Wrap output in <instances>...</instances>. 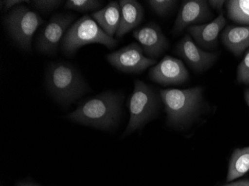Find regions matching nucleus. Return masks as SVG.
<instances>
[{
	"mask_svg": "<svg viewBox=\"0 0 249 186\" xmlns=\"http://www.w3.org/2000/svg\"><path fill=\"white\" fill-rule=\"evenodd\" d=\"M245 99H246V103H247L248 106L249 107V88L246 89L245 92Z\"/></svg>",
	"mask_w": 249,
	"mask_h": 186,
	"instance_id": "nucleus-26",
	"label": "nucleus"
},
{
	"mask_svg": "<svg viewBox=\"0 0 249 186\" xmlns=\"http://www.w3.org/2000/svg\"><path fill=\"white\" fill-rule=\"evenodd\" d=\"M211 17L208 2L204 0H187L181 4L175 22L173 32L178 34L185 28L205 22Z\"/></svg>",
	"mask_w": 249,
	"mask_h": 186,
	"instance_id": "nucleus-12",
	"label": "nucleus"
},
{
	"mask_svg": "<svg viewBox=\"0 0 249 186\" xmlns=\"http://www.w3.org/2000/svg\"><path fill=\"white\" fill-rule=\"evenodd\" d=\"M121 17L120 26L116 34V38H122L138 27L144 18V9L136 0H120Z\"/></svg>",
	"mask_w": 249,
	"mask_h": 186,
	"instance_id": "nucleus-14",
	"label": "nucleus"
},
{
	"mask_svg": "<svg viewBox=\"0 0 249 186\" xmlns=\"http://www.w3.org/2000/svg\"><path fill=\"white\" fill-rule=\"evenodd\" d=\"M160 96L167 115L168 124L178 127L193 119L198 113L202 101L203 88L161 89Z\"/></svg>",
	"mask_w": 249,
	"mask_h": 186,
	"instance_id": "nucleus-3",
	"label": "nucleus"
},
{
	"mask_svg": "<svg viewBox=\"0 0 249 186\" xmlns=\"http://www.w3.org/2000/svg\"><path fill=\"white\" fill-rule=\"evenodd\" d=\"M107 62L120 72L128 74L142 73L156 64L155 60L144 54L139 43H132L106 55Z\"/></svg>",
	"mask_w": 249,
	"mask_h": 186,
	"instance_id": "nucleus-8",
	"label": "nucleus"
},
{
	"mask_svg": "<svg viewBox=\"0 0 249 186\" xmlns=\"http://www.w3.org/2000/svg\"><path fill=\"white\" fill-rule=\"evenodd\" d=\"M124 98L122 91H104L84 101L67 118L82 125L111 130L120 121Z\"/></svg>",
	"mask_w": 249,
	"mask_h": 186,
	"instance_id": "nucleus-1",
	"label": "nucleus"
},
{
	"mask_svg": "<svg viewBox=\"0 0 249 186\" xmlns=\"http://www.w3.org/2000/svg\"><path fill=\"white\" fill-rule=\"evenodd\" d=\"M158 107L159 97L153 88L141 80H135L134 91L128 103L129 121L124 135H129L153 119Z\"/></svg>",
	"mask_w": 249,
	"mask_h": 186,
	"instance_id": "nucleus-5",
	"label": "nucleus"
},
{
	"mask_svg": "<svg viewBox=\"0 0 249 186\" xmlns=\"http://www.w3.org/2000/svg\"><path fill=\"white\" fill-rule=\"evenodd\" d=\"M133 36L141 45L145 56L150 59L156 61L169 48L167 38L161 28L155 22L135 29Z\"/></svg>",
	"mask_w": 249,
	"mask_h": 186,
	"instance_id": "nucleus-10",
	"label": "nucleus"
},
{
	"mask_svg": "<svg viewBox=\"0 0 249 186\" xmlns=\"http://www.w3.org/2000/svg\"><path fill=\"white\" fill-rule=\"evenodd\" d=\"M71 13L54 14L47 24L42 28L36 39V48L38 52L46 55L54 56L67 30L75 19Z\"/></svg>",
	"mask_w": 249,
	"mask_h": 186,
	"instance_id": "nucleus-7",
	"label": "nucleus"
},
{
	"mask_svg": "<svg viewBox=\"0 0 249 186\" xmlns=\"http://www.w3.org/2000/svg\"><path fill=\"white\" fill-rule=\"evenodd\" d=\"M63 0H33L31 1L32 7L43 14H50L62 5Z\"/></svg>",
	"mask_w": 249,
	"mask_h": 186,
	"instance_id": "nucleus-21",
	"label": "nucleus"
},
{
	"mask_svg": "<svg viewBox=\"0 0 249 186\" xmlns=\"http://www.w3.org/2000/svg\"><path fill=\"white\" fill-rule=\"evenodd\" d=\"M45 85L57 103L69 107L90 91L80 71L67 61L50 63L45 72Z\"/></svg>",
	"mask_w": 249,
	"mask_h": 186,
	"instance_id": "nucleus-2",
	"label": "nucleus"
},
{
	"mask_svg": "<svg viewBox=\"0 0 249 186\" xmlns=\"http://www.w3.org/2000/svg\"><path fill=\"white\" fill-rule=\"evenodd\" d=\"M149 76L158 85L169 86L185 83L189 78V72L182 61L166 55L150 68Z\"/></svg>",
	"mask_w": 249,
	"mask_h": 186,
	"instance_id": "nucleus-9",
	"label": "nucleus"
},
{
	"mask_svg": "<svg viewBox=\"0 0 249 186\" xmlns=\"http://www.w3.org/2000/svg\"><path fill=\"white\" fill-rule=\"evenodd\" d=\"M23 2H27V1H23V0H5V1H0V5H1V8L4 11H10L15 8V7L22 5Z\"/></svg>",
	"mask_w": 249,
	"mask_h": 186,
	"instance_id": "nucleus-23",
	"label": "nucleus"
},
{
	"mask_svg": "<svg viewBox=\"0 0 249 186\" xmlns=\"http://www.w3.org/2000/svg\"><path fill=\"white\" fill-rule=\"evenodd\" d=\"M236 80L239 84L249 85V50H247L243 60L237 67Z\"/></svg>",
	"mask_w": 249,
	"mask_h": 186,
	"instance_id": "nucleus-22",
	"label": "nucleus"
},
{
	"mask_svg": "<svg viewBox=\"0 0 249 186\" xmlns=\"http://www.w3.org/2000/svg\"><path fill=\"white\" fill-rule=\"evenodd\" d=\"M222 41L235 56H241L249 48V26H227L222 32Z\"/></svg>",
	"mask_w": 249,
	"mask_h": 186,
	"instance_id": "nucleus-16",
	"label": "nucleus"
},
{
	"mask_svg": "<svg viewBox=\"0 0 249 186\" xmlns=\"http://www.w3.org/2000/svg\"><path fill=\"white\" fill-rule=\"evenodd\" d=\"M224 186H249V180H240V181L231 183Z\"/></svg>",
	"mask_w": 249,
	"mask_h": 186,
	"instance_id": "nucleus-25",
	"label": "nucleus"
},
{
	"mask_svg": "<svg viewBox=\"0 0 249 186\" xmlns=\"http://www.w3.org/2000/svg\"><path fill=\"white\" fill-rule=\"evenodd\" d=\"M226 19L221 13L216 19L206 24L190 26L187 32L200 47L213 50L217 46L219 34L226 25Z\"/></svg>",
	"mask_w": 249,
	"mask_h": 186,
	"instance_id": "nucleus-13",
	"label": "nucleus"
},
{
	"mask_svg": "<svg viewBox=\"0 0 249 186\" xmlns=\"http://www.w3.org/2000/svg\"><path fill=\"white\" fill-rule=\"evenodd\" d=\"M18 186H36L33 185L28 184V183H19Z\"/></svg>",
	"mask_w": 249,
	"mask_h": 186,
	"instance_id": "nucleus-27",
	"label": "nucleus"
},
{
	"mask_svg": "<svg viewBox=\"0 0 249 186\" xmlns=\"http://www.w3.org/2000/svg\"><path fill=\"white\" fill-rule=\"evenodd\" d=\"M225 2H226L224 1V0H210V1H208V3L213 8H215V9L219 11H222V8H223Z\"/></svg>",
	"mask_w": 249,
	"mask_h": 186,
	"instance_id": "nucleus-24",
	"label": "nucleus"
},
{
	"mask_svg": "<svg viewBox=\"0 0 249 186\" xmlns=\"http://www.w3.org/2000/svg\"><path fill=\"white\" fill-rule=\"evenodd\" d=\"M94 43L113 50L117 46V40L107 35L91 16L85 15L67 30L61 42V51L66 57H73L79 49Z\"/></svg>",
	"mask_w": 249,
	"mask_h": 186,
	"instance_id": "nucleus-4",
	"label": "nucleus"
},
{
	"mask_svg": "<svg viewBox=\"0 0 249 186\" xmlns=\"http://www.w3.org/2000/svg\"><path fill=\"white\" fill-rule=\"evenodd\" d=\"M4 22L15 43L23 51H29L34 34L45 21L36 11L20 5L8 12L4 17Z\"/></svg>",
	"mask_w": 249,
	"mask_h": 186,
	"instance_id": "nucleus-6",
	"label": "nucleus"
},
{
	"mask_svg": "<svg viewBox=\"0 0 249 186\" xmlns=\"http://www.w3.org/2000/svg\"><path fill=\"white\" fill-rule=\"evenodd\" d=\"M228 16L231 20L249 25V0H230L227 2Z\"/></svg>",
	"mask_w": 249,
	"mask_h": 186,
	"instance_id": "nucleus-18",
	"label": "nucleus"
},
{
	"mask_svg": "<svg viewBox=\"0 0 249 186\" xmlns=\"http://www.w3.org/2000/svg\"><path fill=\"white\" fill-rule=\"evenodd\" d=\"M90 16L107 35L114 37L120 26L121 17L119 1H110L105 8L93 12Z\"/></svg>",
	"mask_w": 249,
	"mask_h": 186,
	"instance_id": "nucleus-15",
	"label": "nucleus"
},
{
	"mask_svg": "<svg viewBox=\"0 0 249 186\" xmlns=\"http://www.w3.org/2000/svg\"><path fill=\"white\" fill-rule=\"evenodd\" d=\"M249 170V146L237 148L233 151L229 161L227 182L243 177Z\"/></svg>",
	"mask_w": 249,
	"mask_h": 186,
	"instance_id": "nucleus-17",
	"label": "nucleus"
},
{
	"mask_svg": "<svg viewBox=\"0 0 249 186\" xmlns=\"http://www.w3.org/2000/svg\"><path fill=\"white\" fill-rule=\"evenodd\" d=\"M176 53L196 72L208 70L218 58L216 53L208 52L200 48L188 34L178 43Z\"/></svg>",
	"mask_w": 249,
	"mask_h": 186,
	"instance_id": "nucleus-11",
	"label": "nucleus"
},
{
	"mask_svg": "<svg viewBox=\"0 0 249 186\" xmlns=\"http://www.w3.org/2000/svg\"><path fill=\"white\" fill-rule=\"evenodd\" d=\"M147 2L158 16L164 17L172 11L178 2L174 0H149Z\"/></svg>",
	"mask_w": 249,
	"mask_h": 186,
	"instance_id": "nucleus-20",
	"label": "nucleus"
},
{
	"mask_svg": "<svg viewBox=\"0 0 249 186\" xmlns=\"http://www.w3.org/2000/svg\"><path fill=\"white\" fill-rule=\"evenodd\" d=\"M103 5L104 2L99 0H67L64 4V8L85 13L89 11L96 12L102 9Z\"/></svg>",
	"mask_w": 249,
	"mask_h": 186,
	"instance_id": "nucleus-19",
	"label": "nucleus"
}]
</instances>
